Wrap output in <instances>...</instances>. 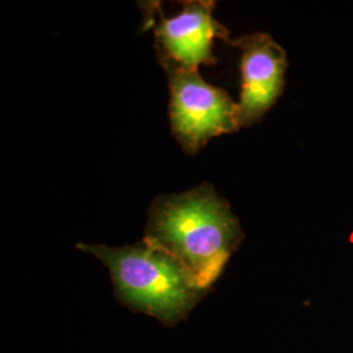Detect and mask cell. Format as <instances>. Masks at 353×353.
I'll list each match as a JSON object with an SVG mask.
<instances>
[{"label": "cell", "mask_w": 353, "mask_h": 353, "mask_svg": "<svg viewBox=\"0 0 353 353\" xmlns=\"http://www.w3.org/2000/svg\"><path fill=\"white\" fill-rule=\"evenodd\" d=\"M240 49L241 126L259 121L276 102L284 87L287 55L267 34H252L232 42Z\"/></svg>", "instance_id": "obj_5"}, {"label": "cell", "mask_w": 353, "mask_h": 353, "mask_svg": "<svg viewBox=\"0 0 353 353\" xmlns=\"http://www.w3.org/2000/svg\"><path fill=\"white\" fill-rule=\"evenodd\" d=\"M108 267L118 300L168 326L186 319L210 290L168 252L145 241L131 246L77 243Z\"/></svg>", "instance_id": "obj_2"}, {"label": "cell", "mask_w": 353, "mask_h": 353, "mask_svg": "<svg viewBox=\"0 0 353 353\" xmlns=\"http://www.w3.org/2000/svg\"><path fill=\"white\" fill-rule=\"evenodd\" d=\"M170 90L172 134L182 150L195 154L214 137L241 126L239 103L225 90L208 84L198 71H186L160 61Z\"/></svg>", "instance_id": "obj_3"}, {"label": "cell", "mask_w": 353, "mask_h": 353, "mask_svg": "<svg viewBox=\"0 0 353 353\" xmlns=\"http://www.w3.org/2000/svg\"><path fill=\"white\" fill-rule=\"evenodd\" d=\"M147 26L156 37L160 61H168L186 71L216 63L214 38L228 39V30L214 16V3L207 0L185 1L182 12L166 17L160 3H143Z\"/></svg>", "instance_id": "obj_4"}, {"label": "cell", "mask_w": 353, "mask_h": 353, "mask_svg": "<svg viewBox=\"0 0 353 353\" xmlns=\"http://www.w3.org/2000/svg\"><path fill=\"white\" fill-rule=\"evenodd\" d=\"M243 234L225 199L210 183L156 198L143 240L168 252L211 290Z\"/></svg>", "instance_id": "obj_1"}]
</instances>
